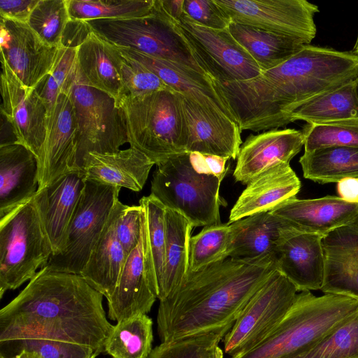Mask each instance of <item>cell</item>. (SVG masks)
<instances>
[{"instance_id": "6da1fadb", "label": "cell", "mask_w": 358, "mask_h": 358, "mask_svg": "<svg viewBox=\"0 0 358 358\" xmlns=\"http://www.w3.org/2000/svg\"><path fill=\"white\" fill-rule=\"evenodd\" d=\"M358 76V55L305 45L278 66L254 78L220 81L217 87L241 131L282 127L312 99Z\"/></svg>"}, {"instance_id": "7a4b0ae2", "label": "cell", "mask_w": 358, "mask_h": 358, "mask_svg": "<svg viewBox=\"0 0 358 358\" xmlns=\"http://www.w3.org/2000/svg\"><path fill=\"white\" fill-rule=\"evenodd\" d=\"M103 295L80 274L43 266L0 310V341L41 338L104 351L113 327L106 319Z\"/></svg>"}, {"instance_id": "3957f363", "label": "cell", "mask_w": 358, "mask_h": 358, "mask_svg": "<svg viewBox=\"0 0 358 358\" xmlns=\"http://www.w3.org/2000/svg\"><path fill=\"white\" fill-rule=\"evenodd\" d=\"M276 269L273 258L229 257L188 271L179 287L159 301L157 322L162 343L231 329L251 297Z\"/></svg>"}, {"instance_id": "277c9868", "label": "cell", "mask_w": 358, "mask_h": 358, "mask_svg": "<svg viewBox=\"0 0 358 358\" xmlns=\"http://www.w3.org/2000/svg\"><path fill=\"white\" fill-rule=\"evenodd\" d=\"M229 159L186 152L157 164L151 194L166 208L182 215L193 227L221 223L220 208L226 201L220 187Z\"/></svg>"}, {"instance_id": "5b68a950", "label": "cell", "mask_w": 358, "mask_h": 358, "mask_svg": "<svg viewBox=\"0 0 358 358\" xmlns=\"http://www.w3.org/2000/svg\"><path fill=\"white\" fill-rule=\"evenodd\" d=\"M358 312V298L302 291L277 327L255 348L234 358H287L308 349Z\"/></svg>"}, {"instance_id": "8992f818", "label": "cell", "mask_w": 358, "mask_h": 358, "mask_svg": "<svg viewBox=\"0 0 358 358\" xmlns=\"http://www.w3.org/2000/svg\"><path fill=\"white\" fill-rule=\"evenodd\" d=\"M116 106L130 147L142 152L155 165L187 152V127L178 92L164 90L122 97Z\"/></svg>"}, {"instance_id": "52a82bcc", "label": "cell", "mask_w": 358, "mask_h": 358, "mask_svg": "<svg viewBox=\"0 0 358 358\" xmlns=\"http://www.w3.org/2000/svg\"><path fill=\"white\" fill-rule=\"evenodd\" d=\"M84 22L90 31L115 47L179 63L213 78L177 22L162 10L157 0L148 15Z\"/></svg>"}, {"instance_id": "ba28073f", "label": "cell", "mask_w": 358, "mask_h": 358, "mask_svg": "<svg viewBox=\"0 0 358 358\" xmlns=\"http://www.w3.org/2000/svg\"><path fill=\"white\" fill-rule=\"evenodd\" d=\"M52 255L34 197L0 219V298L32 279Z\"/></svg>"}, {"instance_id": "9c48e42d", "label": "cell", "mask_w": 358, "mask_h": 358, "mask_svg": "<svg viewBox=\"0 0 358 358\" xmlns=\"http://www.w3.org/2000/svg\"><path fill=\"white\" fill-rule=\"evenodd\" d=\"M73 103L78 136L75 171L89 152L110 153L128 143L126 126L115 100L89 86L78 69L66 94Z\"/></svg>"}, {"instance_id": "30bf717a", "label": "cell", "mask_w": 358, "mask_h": 358, "mask_svg": "<svg viewBox=\"0 0 358 358\" xmlns=\"http://www.w3.org/2000/svg\"><path fill=\"white\" fill-rule=\"evenodd\" d=\"M120 189L85 179L64 249L51 255L45 266L52 271L80 274L119 201Z\"/></svg>"}, {"instance_id": "8fae6325", "label": "cell", "mask_w": 358, "mask_h": 358, "mask_svg": "<svg viewBox=\"0 0 358 358\" xmlns=\"http://www.w3.org/2000/svg\"><path fill=\"white\" fill-rule=\"evenodd\" d=\"M297 292L296 287L275 270L224 336V352L234 358L258 345L285 317Z\"/></svg>"}, {"instance_id": "7c38bea8", "label": "cell", "mask_w": 358, "mask_h": 358, "mask_svg": "<svg viewBox=\"0 0 358 358\" xmlns=\"http://www.w3.org/2000/svg\"><path fill=\"white\" fill-rule=\"evenodd\" d=\"M232 22L289 36L308 45L318 6L306 0H215Z\"/></svg>"}, {"instance_id": "4fadbf2b", "label": "cell", "mask_w": 358, "mask_h": 358, "mask_svg": "<svg viewBox=\"0 0 358 358\" xmlns=\"http://www.w3.org/2000/svg\"><path fill=\"white\" fill-rule=\"evenodd\" d=\"M176 22L214 80H245L262 73L255 60L232 36L229 28H208L185 13Z\"/></svg>"}, {"instance_id": "5bb4252c", "label": "cell", "mask_w": 358, "mask_h": 358, "mask_svg": "<svg viewBox=\"0 0 358 358\" xmlns=\"http://www.w3.org/2000/svg\"><path fill=\"white\" fill-rule=\"evenodd\" d=\"M1 94V115L10 124L17 143L36 156L39 171L48 127V110L44 101L36 88L23 85L3 61Z\"/></svg>"}, {"instance_id": "9a60e30c", "label": "cell", "mask_w": 358, "mask_h": 358, "mask_svg": "<svg viewBox=\"0 0 358 358\" xmlns=\"http://www.w3.org/2000/svg\"><path fill=\"white\" fill-rule=\"evenodd\" d=\"M1 61L27 87L36 88L52 71L60 48L43 42L26 22L1 17Z\"/></svg>"}, {"instance_id": "2e32d148", "label": "cell", "mask_w": 358, "mask_h": 358, "mask_svg": "<svg viewBox=\"0 0 358 358\" xmlns=\"http://www.w3.org/2000/svg\"><path fill=\"white\" fill-rule=\"evenodd\" d=\"M179 94L187 127L186 151L236 159L242 145L238 124L224 113Z\"/></svg>"}, {"instance_id": "e0dca14e", "label": "cell", "mask_w": 358, "mask_h": 358, "mask_svg": "<svg viewBox=\"0 0 358 358\" xmlns=\"http://www.w3.org/2000/svg\"><path fill=\"white\" fill-rule=\"evenodd\" d=\"M323 237L290 227L280 242L275 255L276 268L298 292L322 288L325 265Z\"/></svg>"}, {"instance_id": "ac0fdd59", "label": "cell", "mask_w": 358, "mask_h": 358, "mask_svg": "<svg viewBox=\"0 0 358 358\" xmlns=\"http://www.w3.org/2000/svg\"><path fill=\"white\" fill-rule=\"evenodd\" d=\"M304 145L302 131L274 129L250 135L240 147L233 176L248 185L267 169L289 163Z\"/></svg>"}, {"instance_id": "d6986e66", "label": "cell", "mask_w": 358, "mask_h": 358, "mask_svg": "<svg viewBox=\"0 0 358 358\" xmlns=\"http://www.w3.org/2000/svg\"><path fill=\"white\" fill-rule=\"evenodd\" d=\"M77 136L73 103L68 94H61L54 113L48 121L38 189L48 186L62 175L75 171Z\"/></svg>"}, {"instance_id": "ffe728a7", "label": "cell", "mask_w": 358, "mask_h": 358, "mask_svg": "<svg viewBox=\"0 0 358 358\" xmlns=\"http://www.w3.org/2000/svg\"><path fill=\"white\" fill-rule=\"evenodd\" d=\"M85 184L81 172L69 171L38 189L34 196L52 255L64 249L67 229Z\"/></svg>"}, {"instance_id": "44dd1931", "label": "cell", "mask_w": 358, "mask_h": 358, "mask_svg": "<svg viewBox=\"0 0 358 358\" xmlns=\"http://www.w3.org/2000/svg\"><path fill=\"white\" fill-rule=\"evenodd\" d=\"M300 231L323 236L352 223L358 217V203L347 202L339 196L291 199L271 212Z\"/></svg>"}, {"instance_id": "7402d4cb", "label": "cell", "mask_w": 358, "mask_h": 358, "mask_svg": "<svg viewBox=\"0 0 358 358\" xmlns=\"http://www.w3.org/2000/svg\"><path fill=\"white\" fill-rule=\"evenodd\" d=\"M157 298L147 268L142 229L141 241L127 256L115 289L107 299L108 317L120 322L146 314Z\"/></svg>"}, {"instance_id": "603a6c76", "label": "cell", "mask_w": 358, "mask_h": 358, "mask_svg": "<svg viewBox=\"0 0 358 358\" xmlns=\"http://www.w3.org/2000/svg\"><path fill=\"white\" fill-rule=\"evenodd\" d=\"M301 181L289 163L278 164L250 181L231 208L229 224L246 217L271 212L296 197Z\"/></svg>"}, {"instance_id": "cb8c5ba5", "label": "cell", "mask_w": 358, "mask_h": 358, "mask_svg": "<svg viewBox=\"0 0 358 358\" xmlns=\"http://www.w3.org/2000/svg\"><path fill=\"white\" fill-rule=\"evenodd\" d=\"M116 48L122 55L135 59L152 71L173 90L204 107L224 113L236 122L227 103L215 87L213 78L179 63L154 57L129 48Z\"/></svg>"}, {"instance_id": "d4e9b609", "label": "cell", "mask_w": 358, "mask_h": 358, "mask_svg": "<svg viewBox=\"0 0 358 358\" xmlns=\"http://www.w3.org/2000/svg\"><path fill=\"white\" fill-rule=\"evenodd\" d=\"M324 276L321 290L358 298V228L352 224L324 236Z\"/></svg>"}, {"instance_id": "484cf974", "label": "cell", "mask_w": 358, "mask_h": 358, "mask_svg": "<svg viewBox=\"0 0 358 358\" xmlns=\"http://www.w3.org/2000/svg\"><path fill=\"white\" fill-rule=\"evenodd\" d=\"M38 189V164L24 145H0V219L31 199Z\"/></svg>"}, {"instance_id": "4316f807", "label": "cell", "mask_w": 358, "mask_h": 358, "mask_svg": "<svg viewBox=\"0 0 358 358\" xmlns=\"http://www.w3.org/2000/svg\"><path fill=\"white\" fill-rule=\"evenodd\" d=\"M155 164L142 152L129 147L115 152H89L80 172L85 179L101 184L141 190Z\"/></svg>"}, {"instance_id": "83f0119b", "label": "cell", "mask_w": 358, "mask_h": 358, "mask_svg": "<svg viewBox=\"0 0 358 358\" xmlns=\"http://www.w3.org/2000/svg\"><path fill=\"white\" fill-rule=\"evenodd\" d=\"M120 51L90 31L78 46V69L87 84L112 97L115 105L122 97Z\"/></svg>"}, {"instance_id": "f1b7e54d", "label": "cell", "mask_w": 358, "mask_h": 358, "mask_svg": "<svg viewBox=\"0 0 358 358\" xmlns=\"http://www.w3.org/2000/svg\"><path fill=\"white\" fill-rule=\"evenodd\" d=\"M236 230L229 257L240 260L273 258L285 231L291 227L271 212L258 213L232 222Z\"/></svg>"}, {"instance_id": "f546056e", "label": "cell", "mask_w": 358, "mask_h": 358, "mask_svg": "<svg viewBox=\"0 0 358 358\" xmlns=\"http://www.w3.org/2000/svg\"><path fill=\"white\" fill-rule=\"evenodd\" d=\"M120 202L114 207L80 273L87 283L107 299L115 289L127 257L115 233Z\"/></svg>"}, {"instance_id": "4dcf8cb0", "label": "cell", "mask_w": 358, "mask_h": 358, "mask_svg": "<svg viewBox=\"0 0 358 358\" xmlns=\"http://www.w3.org/2000/svg\"><path fill=\"white\" fill-rule=\"evenodd\" d=\"M229 30L262 72L282 64L306 45L289 36L235 22Z\"/></svg>"}, {"instance_id": "1f68e13d", "label": "cell", "mask_w": 358, "mask_h": 358, "mask_svg": "<svg viewBox=\"0 0 358 358\" xmlns=\"http://www.w3.org/2000/svg\"><path fill=\"white\" fill-rule=\"evenodd\" d=\"M166 251L162 291L159 301L173 293L189 271L192 224L180 213L166 208Z\"/></svg>"}, {"instance_id": "d6a6232c", "label": "cell", "mask_w": 358, "mask_h": 358, "mask_svg": "<svg viewBox=\"0 0 358 358\" xmlns=\"http://www.w3.org/2000/svg\"><path fill=\"white\" fill-rule=\"evenodd\" d=\"M143 208V236L147 268L151 282L162 294L166 251V207L151 194L139 200Z\"/></svg>"}, {"instance_id": "836d02e7", "label": "cell", "mask_w": 358, "mask_h": 358, "mask_svg": "<svg viewBox=\"0 0 358 358\" xmlns=\"http://www.w3.org/2000/svg\"><path fill=\"white\" fill-rule=\"evenodd\" d=\"M299 164L303 177L320 184L358 178V148L331 146L304 152Z\"/></svg>"}, {"instance_id": "e575fe53", "label": "cell", "mask_w": 358, "mask_h": 358, "mask_svg": "<svg viewBox=\"0 0 358 358\" xmlns=\"http://www.w3.org/2000/svg\"><path fill=\"white\" fill-rule=\"evenodd\" d=\"M358 117L355 80L326 92L306 102L291 116V122L322 123Z\"/></svg>"}, {"instance_id": "d590c367", "label": "cell", "mask_w": 358, "mask_h": 358, "mask_svg": "<svg viewBox=\"0 0 358 358\" xmlns=\"http://www.w3.org/2000/svg\"><path fill=\"white\" fill-rule=\"evenodd\" d=\"M152 341V321L146 314H139L113 327L104 352L113 358H148Z\"/></svg>"}, {"instance_id": "8d00e7d4", "label": "cell", "mask_w": 358, "mask_h": 358, "mask_svg": "<svg viewBox=\"0 0 358 358\" xmlns=\"http://www.w3.org/2000/svg\"><path fill=\"white\" fill-rule=\"evenodd\" d=\"M235 236L233 223L204 227L190 238L189 271H196L229 258Z\"/></svg>"}, {"instance_id": "74e56055", "label": "cell", "mask_w": 358, "mask_h": 358, "mask_svg": "<svg viewBox=\"0 0 358 358\" xmlns=\"http://www.w3.org/2000/svg\"><path fill=\"white\" fill-rule=\"evenodd\" d=\"M155 0H67L71 20L138 17L153 13Z\"/></svg>"}, {"instance_id": "f35d334b", "label": "cell", "mask_w": 358, "mask_h": 358, "mask_svg": "<svg viewBox=\"0 0 358 358\" xmlns=\"http://www.w3.org/2000/svg\"><path fill=\"white\" fill-rule=\"evenodd\" d=\"M231 329L190 336L161 343L148 358H224L219 343Z\"/></svg>"}, {"instance_id": "ab89813d", "label": "cell", "mask_w": 358, "mask_h": 358, "mask_svg": "<svg viewBox=\"0 0 358 358\" xmlns=\"http://www.w3.org/2000/svg\"><path fill=\"white\" fill-rule=\"evenodd\" d=\"M287 358H358V312L308 349Z\"/></svg>"}, {"instance_id": "60d3db41", "label": "cell", "mask_w": 358, "mask_h": 358, "mask_svg": "<svg viewBox=\"0 0 358 358\" xmlns=\"http://www.w3.org/2000/svg\"><path fill=\"white\" fill-rule=\"evenodd\" d=\"M22 351L32 358H95L92 348L59 341L23 338L0 341V358H11Z\"/></svg>"}, {"instance_id": "b9f144b4", "label": "cell", "mask_w": 358, "mask_h": 358, "mask_svg": "<svg viewBox=\"0 0 358 358\" xmlns=\"http://www.w3.org/2000/svg\"><path fill=\"white\" fill-rule=\"evenodd\" d=\"M70 21L67 0H38L27 24L43 42L60 48Z\"/></svg>"}, {"instance_id": "7bdbcfd3", "label": "cell", "mask_w": 358, "mask_h": 358, "mask_svg": "<svg viewBox=\"0 0 358 358\" xmlns=\"http://www.w3.org/2000/svg\"><path fill=\"white\" fill-rule=\"evenodd\" d=\"M78 70V46H62L52 71L36 87L48 110V121L61 94H67Z\"/></svg>"}, {"instance_id": "ee69618b", "label": "cell", "mask_w": 358, "mask_h": 358, "mask_svg": "<svg viewBox=\"0 0 358 358\" xmlns=\"http://www.w3.org/2000/svg\"><path fill=\"white\" fill-rule=\"evenodd\" d=\"M302 132L304 152L331 146L358 148V117L306 123Z\"/></svg>"}, {"instance_id": "f6af8a7d", "label": "cell", "mask_w": 358, "mask_h": 358, "mask_svg": "<svg viewBox=\"0 0 358 358\" xmlns=\"http://www.w3.org/2000/svg\"><path fill=\"white\" fill-rule=\"evenodd\" d=\"M119 69L122 97H137L156 91L173 90L144 65L121 52Z\"/></svg>"}, {"instance_id": "bcb514c9", "label": "cell", "mask_w": 358, "mask_h": 358, "mask_svg": "<svg viewBox=\"0 0 358 358\" xmlns=\"http://www.w3.org/2000/svg\"><path fill=\"white\" fill-rule=\"evenodd\" d=\"M143 208L120 202L115 233L127 255L138 245L142 235Z\"/></svg>"}, {"instance_id": "7dc6e473", "label": "cell", "mask_w": 358, "mask_h": 358, "mask_svg": "<svg viewBox=\"0 0 358 358\" xmlns=\"http://www.w3.org/2000/svg\"><path fill=\"white\" fill-rule=\"evenodd\" d=\"M183 7L185 15L208 28L224 29L232 22L215 0H184Z\"/></svg>"}, {"instance_id": "c3c4849f", "label": "cell", "mask_w": 358, "mask_h": 358, "mask_svg": "<svg viewBox=\"0 0 358 358\" xmlns=\"http://www.w3.org/2000/svg\"><path fill=\"white\" fill-rule=\"evenodd\" d=\"M38 0H0L1 17L27 22Z\"/></svg>"}, {"instance_id": "681fc988", "label": "cell", "mask_w": 358, "mask_h": 358, "mask_svg": "<svg viewBox=\"0 0 358 358\" xmlns=\"http://www.w3.org/2000/svg\"><path fill=\"white\" fill-rule=\"evenodd\" d=\"M339 197L349 203H358V178H347L337 182Z\"/></svg>"}, {"instance_id": "f907efd6", "label": "cell", "mask_w": 358, "mask_h": 358, "mask_svg": "<svg viewBox=\"0 0 358 358\" xmlns=\"http://www.w3.org/2000/svg\"><path fill=\"white\" fill-rule=\"evenodd\" d=\"M162 10L172 20L179 21L184 14V0H157Z\"/></svg>"}, {"instance_id": "816d5d0a", "label": "cell", "mask_w": 358, "mask_h": 358, "mask_svg": "<svg viewBox=\"0 0 358 358\" xmlns=\"http://www.w3.org/2000/svg\"><path fill=\"white\" fill-rule=\"evenodd\" d=\"M11 358H32L30 354L27 352L22 351L17 355L11 357Z\"/></svg>"}, {"instance_id": "f5cc1de1", "label": "cell", "mask_w": 358, "mask_h": 358, "mask_svg": "<svg viewBox=\"0 0 358 358\" xmlns=\"http://www.w3.org/2000/svg\"><path fill=\"white\" fill-rule=\"evenodd\" d=\"M355 89L356 92V96L358 100V76L355 80Z\"/></svg>"}, {"instance_id": "db71d44e", "label": "cell", "mask_w": 358, "mask_h": 358, "mask_svg": "<svg viewBox=\"0 0 358 358\" xmlns=\"http://www.w3.org/2000/svg\"><path fill=\"white\" fill-rule=\"evenodd\" d=\"M352 224H354L355 227H357L358 228V217H357V219L352 222L351 223Z\"/></svg>"}]
</instances>
